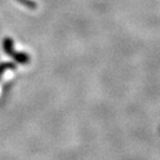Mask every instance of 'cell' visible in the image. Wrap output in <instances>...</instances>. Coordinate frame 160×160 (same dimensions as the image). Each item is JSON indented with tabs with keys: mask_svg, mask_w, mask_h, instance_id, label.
Listing matches in <instances>:
<instances>
[{
	"mask_svg": "<svg viewBox=\"0 0 160 160\" xmlns=\"http://www.w3.org/2000/svg\"><path fill=\"white\" fill-rule=\"evenodd\" d=\"M14 69H16V66L12 62H5L0 65V78H1L4 71H6V70H14Z\"/></svg>",
	"mask_w": 160,
	"mask_h": 160,
	"instance_id": "cell-2",
	"label": "cell"
},
{
	"mask_svg": "<svg viewBox=\"0 0 160 160\" xmlns=\"http://www.w3.org/2000/svg\"><path fill=\"white\" fill-rule=\"evenodd\" d=\"M3 49L4 52L8 55H11L12 58L16 59V62L19 63H27L29 62V55L24 52H17L14 50V43L11 38H5L3 41Z\"/></svg>",
	"mask_w": 160,
	"mask_h": 160,
	"instance_id": "cell-1",
	"label": "cell"
},
{
	"mask_svg": "<svg viewBox=\"0 0 160 160\" xmlns=\"http://www.w3.org/2000/svg\"><path fill=\"white\" fill-rule=\"evenodd\" d=\"M18 2H20L21 4H24L25 6H27L28 8L34 9L37 8V3L32 1V0H17Z\"/></svg>",
	"mask_w": 160,
	"mask_h": 160,
	"instance_id": "cell-3",
	"label": "cell"
}]
</instances>
